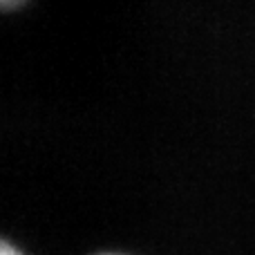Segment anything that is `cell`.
Here are the masks:
<instances>
[{
    "instance_id": "obj_1",
    "label": "cell",
    "mask_w": 255,
    "mask_h": 255,
    "mask_svg": "<svg viewBox=\"0 0 255 255\" xmlns=\"http://www.w3.org/2000/svg\"><path fill=\"white\" fill-rule=\"evenodd\" d=\"M0 255H25V251L20 247H16L11 240H2L0 242Z\"/></svg>"
},
{
    "instance_id": "obj_2",
    "label": "cell",
    "mask_w": 255,
    "mask_h": 255,
    "mask_svg": "<svg viewBox=\"0 0 255 255\" xmlns=\"http://www.w3.org/2000/svg\"><path fill=\"white\" fill-rule=\"evenodd\" d=\"M92 255H130V253H124V251H99V253H92Z\"/></svg>"
}]
</instances>
